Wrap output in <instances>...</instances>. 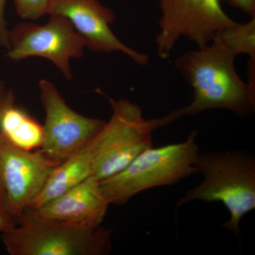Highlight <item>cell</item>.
<instances>
[{
	"label": "cell",
	"mask_w": 255,
	"mask_h": 255,
	"mask_svg": "<svg viewBox=\"0 0 255 255\" xmlns=\"http://www.w3.org/2000/svg\"><path fill=\"white\" fill-rule=\"evenodd\" d=\"M14 92L6 87L4 82L0 80V121L4 111L10 106L14 105Z\"/></svg>",
	"instance_id": "17"
},
{
	"label": "cell",
	"mask_w": 255,
	"mask_h": 255,
	"mask_svg": "<svg viewBox=\"0 0 255 255\" xmlns=\"http://www.w3.org/2000/svg\"><path fill=\"white\" fill-rule=\"evenodd\" d=\"M0 135L18 148L39 150L43 142V125L26 111L10 106L0 121Z\"/></svg>",
	"instance_id": "13"
},
{
	"label": "cell",
	"mask_w": 255,
	"mask_h": 255,
	"mask_svg": "<svg viewBox=\"0 0 255 255\" xmlns=\"http://www.w3.org/2000/svg\"><path fill=\"white\" fill-rule=\"evenodd\" d=\"M159 7L155 45L161 59L170 56L182 38L204 46L218 32L236 23L223 9L221 0H159Z\"/></svg>",
	"instance_id": "6"
},
{
	"label": "cell",
	"mask_w": 255,
	"mask_h": 255,
	"mask_svg": "<svg viewBox=\"0 0 255 255\" xmlns=\"http://www.w3.org/2000/svg\"><path fill=\"white\" fill-rule=\"evenodd\" d=\"M39 90L46 114L44 137L39 150L53 160L62 162L91 141L106 122L72 110L48 80H40Z\"/></svg>",
	"instance_id": "8"
},
{
	"label": "cell",
	"mask_w": 255,
	"mask_h": 255,
	"mask_svg": "<svg viewBox=\"0 0 255 255\" xmlns=\"http://www.w3.org/2000/svg\"><path fill=\"white\" fill-rule=\"evenodd\" d=\"M233 7L241 10L251 17L255 16V0H226Z\"/></svg>",
	"instance_id": "19"
},
{
	"label": "cell",
	"mask_w": 255,
	"mask_h": 255,
	"mask_svg": "<svg viewBox=\"0 0 255 255\" xmlns=\"http://www.w3.org/2000/svg\"><path fill=\"white\" fill-rule=\"evenodd\" d=\"M195 167L203 181L178 201L182 206L194 201L221 202L230 219L222 228L241 236L242 219L255 209V159L246 151L199 153Z\"/></svg>",
	"instance_id": "2"
},
{
	"label": "cell",
	"mask_w": 255,
	"mask_h": 255,
	"mask_svg": "<svg viewBox=\"0 0 255 255\" xmlns=\"http://www.w3.org/2000/svg\"><path fill=\"white\" fill-rule=\"evenodd\" d=\"M236 56L217 40L183 53L175 67L193 90L189 105L169 114L172 122L184 116L224 110L240 117L255 110V87L245 82L235 65Z\"/></svg>",
	"instance_id": "1"
},
{
	"label": "cell",
	"mask_w": 255,
	"mask_h": 255,
	"mask_svg": "<svg viewBox=\"0 0 255 255\" xmlns=\"http://www.w3.org/2000/svg\"><path fill=\"white\" fill-rule=\"evenodd\" d=\"M16 220L10 212L4 194L0 188V233L14 227Z\"/></svg>",
	"instance_id": "16"
},
{
	"label": "cell",
	"mask_w": 255,
	"mask_h": 255,
	"mask_svg": "<svg viewBox=\"0 0 255 255\" xmlns=\"http://www.w3.org/2000/svg\"><path fill=\"white\" fill-rule=\"evenodd\" d=\"M92 140L53 169L31 209H39L92 175Z\"/></svg>",
	"instance_id": "12"
},
{
	"label": "cell",
	"mask_w": 255,
	"mask_h": 255,
	"mask_svg": "<svg viewBox=\"0 0 255 255\" xmlns=\"http://www.w3.org/2000/svg\"><path fill=\"white\" fill-rule=\"evenodd\" d=\"M7 0H0V46L9 49V31L4 16L5 5Z\"/></svg>",
	"instance_id": "18"
},
{
	"label": "cell",
	"mask_w": 255,
	"mask_h": 255,
	"mask_svg": "<svg viewBox=\"0 0 255 255\" xmlns=\"http://www.w3.org/2000/svg\"><path fill=\"white\" fill-rule=\"evenodd\" d=\"M112 117L92 139V176L102 181L118 173L152 147V133L170 124L167 115L146 119L140 106L108 98Z\"/></svg>",
	"instance_id": "5"
},
{
	"label": "cell",
	"mask_w": 255,
	"mask_h": 255,
	"mask_svg": "<svg viewBox=\"0 0 255 255\" xmlns=\"http://www.w3.org/2000/svg\"><path fill=\"white\" fill-rule=\"evenodd\" d=\"M60 163L40 150L18 148L0 135V188L16 221L36 201Z\"/></svg>",
	"instance_id": "9"
},
{
	"label": "cell",
	"mask_w": 255,
	"mask_h": 255,
	"mask_svg": "<svg viewBox=\"0 0 255 255\" xmlns=\"http://www.w3.org/2000/svg\"><path fill=\"white\" fill-rule=\"evenodd\" d=\"M217 40L233 54L248 55L255 61V16L246 23L236 22L218 32L213 40Z\"/></svg>",
	"instance_id": "14"
},
{
	"label": "cell",
	"mask_w": 255,
	"mask_h": 255,
	"mask_svg": "<svg viewBox=\"0 0 255 255\" xmlns=\"http://www.w3.org/2000/svg\"><path fill=\"white\" fill-rule=\"evenodd\" d=\"M1 235L11 255H106L112 248L108 228L78 227L45 219L31 208L14 227Z\"/></svg>",
	"instance_id": "3"
},
{
	"label": "cell",
	"mask_w": 255,
	"mask_h": 255,
	"mask_svg": "<svg viewBox=\"0 0 255 255\" xmlns=\"http://www.w3.org/2000/svg\"><path fill=\"white\" fill-rule=\"evenodd\" d=\"M110 205L100 181L92 175L63 195L34 210L45 219L95 228L103 223Z\"/></svg>",
	"instance_id": "11"
},
{
	"label": "cell",
	"mask_w": 255,
	"mask_h": 255,
	"mask_svg": "<svg viewBox=\"0 0 255 255\" xmlns=\"http://www.w3.org/2000/svg\"><path fill=\"white\" fill-rule=\"evenodd\" d=\"M51 0H14L17 14L26 19L37 20L48 14Z\"/></svg>",
	"instance_id": "15"
},
{
	"label": "cell",
	"mask_w": 255,
	"mask_h": 255,
	"mask_svg": "<svg viewBox=\"0 0 255 255\" xmlns=\"http://www.w3.org/2000/svg\"><path fill=\"white\" fill-rule=\"evenodd\" d=\"M198 132L193 130L184 141L153 148L135 157L123 170L100 181L110 204L122 205L142 191L174 185L197 173L199 155Z\"/></svg>",
	"instance_id": "4"
},
{
	"label": "cell",
	"mask_w": 255,
	"mask_h": 255,
	"mask_svg": "<svg viewBox=\"0 0 255 255\" xmlns=\"http://www.w3.org/2000/svg\"><path fill=\"white\" fill-rule=\"evenodd\" d=\"M6 56L19 61L29 57L50 60L68 80L73 79L70 60L83 55L85 43L68 18L50 15L48 23H21L9 31Z\"/></svg>",
	"instance_id": "7"
},
{
	"label": "cell",
	"mask_w": 255,
	"mask_h": 255,
	"mask_svg": "<svg viewBox=\"0 0 255 255\" xmlns=\"http://www.w3.org/2000/svg\"><path fill=\"white\" fill-rule=\"evenodd\" d=\"M48 14L68 18L85 46L96 53L120 51L138 65L148 63L147 55L124 44L112 32L115 13L99 0H51Z\"/></svg>",
	"instance_id": "10"
}]
</instances>
